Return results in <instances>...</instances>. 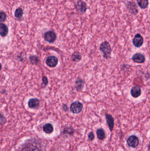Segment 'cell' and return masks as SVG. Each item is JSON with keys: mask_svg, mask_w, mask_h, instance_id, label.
Returning <instances> with one entry per match:
<instances>
[{"mask_svg": "<svg viewBox=\"0 0 150 151\" xmlns=\"http://www.w3.org/2000/svg\"><path fill=\"white\" fill-rule=\"evenodd\" d=\"M100 51L103 54V56L106 59L110 58L111 53V48L110 44L107 41L103 42L100 45Z\"/></svg>", "mask_w": 150, "mask_h": 151, "instance_id": "1", "label": "cell"}, {"mask_svg": "<svg viewBox=\"0 0 150 151\" xmlns=\"http://www.w3.org/2000/svg\"><path fill=\"white\" fill-rule=\"evenodd\" d=\"M83 105L79 101L74 102L71 104L70 110L74 114H79L82 110Z\"/></svg>", "mask_w": 150, "mask_h": 151, "instance_id": "2", "label": "cell"}, {"mask_svg": "<svg viewBox=\"0 0 150 151\" xmlns=\"http://www.w3.org/2000/svg\"><path fill=\"white\" fill-rule=\"evenodd\" d=\"M21 151H41L39 146L35 143H28L24 145V146L22 148Z\"/></svg>", "mask_w": 150, "mask_h": 151, "instance_id": "3", "label": "cell"}, {"mask_svg": "<svg viewBox=\"0 0 150 151\" xmlns=\"http://www.w3.org/2000/svg\"><path fill=\"white\" fill-rule=\"evenodd\" d=\"M144 43V38L140 34H136L132 39V44L136 47L139 48Z\"/></svg>", "mask_w": 150, "mask_h": 151, "instance_id": "4", "label": "cell"}, {"mask_svg": "<svg viewBox=\"0 0 150 151\" xmlns=\"http://www.w3.org/2000/svg\"><path fill=\"white\" fill-rule=\"evenodd\" d=\"M44 38L47 42L53 43L57 39V35L52 31H49L45 32L44 35Z\"/></svg>", "mask_w": 150, "mask_h": 151, "instance_id": "5", "label": "cell"}, {"mask_svg": "<svg viewBox=\"0 0 150 151\" xmlns=\"http://www.w3.org/2000/svg\"><path fill=\"white\" fill-rule=\"evenodd\" d=\"M126 7L129 12L132 14H137L138 13L137 7L135 2L133 1H129L127 2Z\"/></svg>", "mask_w": 150, "mask_h": 151, "instance_id": "6", "label": "cell"}, {"mask_svg": "<svg viewBox=\"0 0 150 151\" xmlns=\"http://www.w3.org/2000/svg\"><path fill=\"white\" fill-rule=\"evenodd\" d=\"M127 143L130 147H136L139 144V140L136 136H131L129 137L127 140Z\"/></svg>", "mask_w": 150, "mask_h": 151, "instance_id": "7", "label": "cell"}, {"mask_svg": "<svg viewBox=\"0 0 150 151\" xmlns=\"http://www.w3.org/2000/svg\"><path fill=\"white\" fill-rule=\"evenodd\" d=\"M58 62V60L57 57L54 56L48 57L46 60V63L49 67L53 68L57 66Z\"/></svg>", "mask_w": 150, "mask_h": 151, "instance_id": "8", "label": "cell"}, {"mask_svg": "<svg viewBox=\"0 0 150 151\" xmlns=\"http://www.w3.org/2000/svg\"><path fill=\"white\" fill-rule=\"evenodd\" d=\"M76 7L77 10L82 14H85L87 9L86 4L82 0L78 1Z\"/></svg>", "mask_w": 150, "mask_h": 151, "instance_id": "9", "label": "cell"}, {"mask_svg": "<svg viewBox=\"0 0 150 151\" xmlns=\"http://www.w3.org/2000/svg\"><path fill=\"white\" fill-rule=\"evenodd\" d=\"M132 60L134 62L141 64L145 61V56L141 53H135L132 56Z\"/></svg>", "mask_w": 150, "mask_h": 151, "instance_id": "10", "label": "cell"}, {"mask_svg": "<svg viewBox=\"0 0 150 151\" xmlns=\"http://www.w3.org/2000/svg\"><path fill=\"white\" fill-rule=\"evenodd\" d=\"M131 95L134 98H138L141 95V89L139 86L132 87L131 89Z\"/></svg>", "mask_w": 150, "mask_h": 151, "instance_id": "11", "label": "cell"}, {"mask_svg": "<svg viewBox=\"0 0 150 151\" xmlns=\"http://www.w3.org/2000/svg\"><path fill=\"white\" fill-rule=\"evenodd\" d=\"M29 107L31 109H36L40 105V101L37 98L30 99L28 102Z\"/></svg>", "mask_w": 150, "mask_h": 151, "instance_id": "12", "label": "cell"}, {"mask_svg": "<svg viewBox=\"0 0 150 151\" xmlns=\"http://www.w3.org/2000/svg\"><path fill=\"white\" fill-rule=\"evenodd\" d=\"M106 121H107V124L108 125L110 131H112L114 126V119L113 117L111 115L109 114H106L105 115Z\"/></svg>", "mask_w": 150, "mask_h": 151, "instance_id": "13", "label": "cell"}, {"mask_svg": "<svg viewBox=\"0 0 150 151\" xmlns=\"http://www.w3.org/2000/svg\"><path fill=\"white\" fill-rule=\"evenodd\" d=\"M8 33V29L7 26L5 24L1 23L0 24V34L2 37H5L7 36Z\"/></svg>", "mask_w": 150, "mask_h": 151, "instance_id": "14", "label": "cell"}, {"mask_svg": "<svg viewBox=\"0 0 150 151\" xmlns=\"http://www.w3.org/2000/svg\"><path fill=\"white\" fill-rule=\"evenodd\" d=\"M137 1L139 6L141 9H146L149 5L148 0H137Z\"/></svg>", "mask_w": 150, "mask_h": 151, "instance_id": "15", "label": "cell"}, {"mask_svg": "<svg viewBox=\"0 0 150 151\" xmlns=\"http://www.w3.org/2000/svg\"><path fill=\"white\" fill-rule=\"evenodd\" d=\"M84 81L81 79H78L75 82V88L78 92H80L84 87Z\"/></svg>", "mask_w": 150, "mask_h": 151, "instance_id": "16", "label": "cell"}, {"mask_svg": "<svg viewBox=\"0 0 150 151\" xmlns=\"http://www.w3.org/2000/svg\"><path fill=\"white\" fill-rule=\"evenodd\" d=\"M43 129L44 131L48 134L52 133L53 131V126L50 123H47L45 125Z\"/></svg>", "mask_w": 150, "mask_h": 151, "instance_id": "17", "label": "cell"}, {"mask_svg": "<svg viewBox=\"0 0 150 151\" xmlns=\"http://www.w3.org/2000/svg\"><path fill=\"white\" fill-rule=\"evenodd\" d=\"M23 14L22 9L21 8H18L16 9L15 12V17L18 20H21L23 17Z\"/></svg>", "mask_w": 150, "mask_h": 151, "instance_id": "18", "label": "cell"}, {"mask_svg": "<svg viewBox=\"0 0 150 151\" xmlns=\"http://www.w3.org/2000/svg\"><path fill=\"white\" fill-rule=\"evenodd\" d=\"M96 133H97V137H98V138L101 140L104 139L105 137H106L105 131L103 129H98L97 131H96Z\"/></svg>", "mask_w": 150, "mask_h": 151, "instance_id": "19", "label": "cell"}, {"mask_svg": "<svg viewBox=\"0 0 150 151\" xmlns=\"http://www.w3.org/2000/svg\"><path fill=\"white\" fill-rule=\"evenodd\" d=\"M81 54L79 53L76 52L73 54L72 56V59L73 61L78 62L81 59Z\"/></svg>", "mask_w": 150, "mask_h": 151, "instance_id": "20", "label": "cell"}, {"mask_svg": "<svg viewBox=\"0 0 150 151\" xmlns=\"http://www.w3.org/2000/svg\"><path fill=\"white\" fill-rule=\"evenodd\" d=\"M30 62L33 65L37 64L38 62V58L35 55H32L30 57Z\"/></svg>", "mask_w": 150, "mask_h": 151, "instance_id": "21", "label": "cell"}, {"mask_svg": "<svg viewBox=\"0 0 150 151\" xmlns=\"http://www.w3.org/2000/svg\"><path fill=\"white\" fill-rule=\"evenodd\" d=\"M0 21L1 23L4 22L7 19V15L5 12L1 11L0 13Z\"/></svg>", "mask_w": 150, "mask_h": 151, "instance_id": "22", "label": "cell"}, {"mask_svg": "<svg viewBox=\"0 0 150 151\" xmlns=\"http://www.w3.org/2000/svg\"><path fill=\"white\" fill-rule=\"evenodd\" d=\"M88 138H89L90 140H93L95 137L94 134L93 132H91L88 134Z\"/></svg>", "mask_w": 150, "mask_h": 151, "instance_id": "23", "label": "cell"}, {"mask_svg": "<svg viewBox=\"0 0 150 151\" xmlns=\"http://www.w3.org/2000/svg\"><path fill=\"white\" fill-rule=\"evenodd\" d=\"M42 81L43 83V84H44L45 85H48V79H47L46 77H44L43 78H42Z\"/></svg>", "mask_w": 150, "mask_h": 151, "instance_id": "24", "label": "cell"}, {"mask_svg": "<svg viewBox=\"0 0 150 151\" xmlns=\"http://www.w3.org/2000/svg\"><path fill=\"white\" fill-rule=\"evenodd\" d=\"M149 150H150V143H149Z\"/></svg>", "mask_w": 150, "mask_h": 151, "instance_id": "25", "label": "cell"}]
</instances>
